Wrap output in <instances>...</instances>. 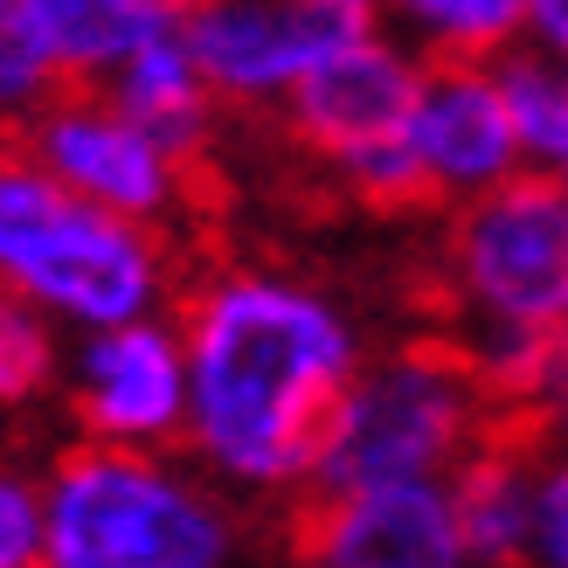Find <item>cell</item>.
<instances>
[{
  "mask_svg": "<svg viewBox=\"0 0 568 568\" xmlns=\"http://www.w3.org/2000/svg\"><path fill=\"white\" fill-rule=\"evenodd\" d=\"M403 146L416 160L430 209H458L471 194L527 174V146L514 104H506L499 63H423L416 104L403 119Z\"/></svg>",
  "mask_w": 568,
  "mask_h": 568,
  "instance_id": "9c48e42d",
  "label": "cell"
},
{
  "mask_svg": "<svg viewBox=\"0 0 568 568\" xmlns=\"http://www.w3.org/2000/svg\"><path fill=\"white\" fill-rule=\"evenodd\" d=\"M181 284L187 250L174 230L83 202L21 139H0V292L49 312L63 333H98L174 312Z\"/></svg>",
  "mask_w": 568,
  "mask_h": 568,
  "instance_id": "7a4b0ae2",
  "label": "cell"
},
{
  "mask_svg": "<svg viewBox=\"0 0 568 568\" xmlns=\"http://www.w3.org/2000/svg\"><path fill=\"white\" fill-rule=\"evenodd\" d=\"M174 320L187 347L181 450L243 506H298L367 361L354 305L292 264L222 257L187 271Z\"/></svg>",
  "mask_w": 568,
  "mask_h": 568,
  "instance_id": "6da1fadb",
  "label": "cell"
},
{
  "mask_svg": "<svg viewBox=\"0 0 568 568\" xmlns=\"http://www.w3.org/2000/svg\"><path fill=\"white\" fill-rule=\"evenodd\" d=\"M375 14L423 63H499L527 42V0H375Z\"/></svg>",
  "mask_w": 568,
  "mask_h": 568,
  "instance_id": "9a60e30c",
  "label": "cell"
},
{
  "mask_svg": "<svg viewBox=\"0 0 568 568\" xmlns=\"http://www.w3.org/2000/svg\"><path fill=\"white\" fill-rule=\"evenodd\" d=\"M534 55H548L555 70H568V0H527V42Z\"/></svg>",
  "mask_w": 568,
  "mask_h": 568,
  "instance_id": "ffe728a7",
  "label": "cell"
},
{
  "mask_svg": "<svg viewBox=\"0 0 568 568\" xmlns=\"http://www.w3.org/2000/svg\"><path fill=\"white\" fill-rule=\"evenodd\" d=\"M298 568H471L450 478L298 499Z\"/></svg>",
  "mask_w": 568,
  "mask_h": 568,
  "instance_id": "30bf717a",
  "label": "cell"
},
{
  "mask_svg": "<svg viewBox=\"0 0 568 568\" xmlns=\"http://www.w3.org/2000/svg\"><path fill=\"white\" fill-rule=\"evenodd\" d=\"M493 430H499V403L458 339H403L388 354H367L354 388L339 395L312 493L450 478Z\"/></svg>",
  "mask_w": 568,
  "mask_h": 568,
  "instance_id": "277c9868",
  "label": "cell"
},
{
  "mask_svg": "<svg viewBox=\"0 0 568 568\" xmlns=\"http://www.w3.org/2000/svg\"><path fill=\"white\" fill-rule=\"evenodd\" d=\"M534 478H541V444H527L514 430H493L450 471V506H458V534H465L471 568H527Z\"/></svg>",
  "mask_w": 568,
  "mask_h": 568,
  "instance_id": "4fadbf2b",
  "label": "cell"
},
{
  "mask_svg": "<svg viewBox=\"0 0 568 568\" xmlns=\"http://www.w3.org/2000/svg\"><path fill=\"white\" fill-rule=\"evenodd\" d=\"M63 409L70 437L125 444V450H174L187 430V347L174 312H146L125 326L70 333L63 354Z\"/></svg>",
  "mask_w": 568,
  "mask_h": 568,
  "instance_id": "ba28073f",
  "label": "cell"
},
{
  "mask_svg": "<svg viewBox=\"0 0 568 568\" xmlns=\"http://www.w3.org/2000/svg\"><path fill=\"white\" fill-rule=\"evenodd\" d=\"M21 146L63 187H77L83 202H98L111 215H132V222H146V230L187 236L194 209H202V160L174 153L160 132H146L104 91H63L21 132Z\"/></svg>",
  "mask_w": 568,
  "mask_h": 568,
  "instance_id": "52a82bcc",
  "label": "cell"
},
{
  "mask_svg": "<svg viewBox=\"0 0 568 568\" xmlns=\"http://www.w3.org/2000/svg\"><path fill=\"white\" fill-rule=\"evenodd\" d=\"M174 21L181 0H0V28L63 91H98L125 55H139Z\"/></svg>",
  "mask_w": 568,
  "mask_h": 568,
  "instance_id": "7c38bea8",
  "label": "cell"
},
{
  "mask_svg": "<svg viewBox=\"0 0 568 568\" xmlns=\"http://www.w3.org/2000/svg\"><path fill=\"white\" fill-rule=\"evenodd\" d=\"M42 541H49L42 465L0 444V568H42Z\"/></svg>",
  "mask_w": 568,
  "mask_h": 568,
  "instance_id": "ac0fdd59",
  "label": "cell"
},
{
  "mask_svg": "<svg viewBox=\"0 0 568 568\" xmlns=\"http://www.w3.org/2000/svg\"><path fill=\"white\" fill-rule=\"evenodd\" d=\"M437 284L450 305V339L568 333V181L527 166L444 209Z\"/></svg>",
  "mask_w": 568,
  "mask_h": 568,
  "instance_id": "5b68a950",
  "label": "cell"
},
{
  "mask_svg": "<svg viewBox=\"0 0 568 568\" xmlns=\"http://www.w3.org/2000/svg\"><path fill=\"white\" fill-rule=\"evenodd\" d=\"M416 83H423V55L409 42H395L388 28H375V36H361L339 55H326V63L284 98L277 125L320 174H333V166L403 139Z\"/></svg>",
  "mask_w": 568,
  "mask_h": 568,
  "instance_id": "8fae6325",
  "label": "cell"
},
{
  "mask_svg": "<svg viewBox=\"0 0 568 568\" xmlns=\"http://www.w3.org/2000/svg\"><path fill=\"white\" fill-rule=\"evenodd\" d=\"M70 333L28 298L0 292V416H36L63 395Z\"/></svg>",
  "mask_w": 568,
  "mask_h": 568,
  "instance_id": "2e32d148",
  "label": "cell"
},
{
  "mask_svg": "<svg viewBox=\"0 0 568 568\" xmlns=\"http://www.w3.org/2000/svg\"><path fill=\"white\" fill-rule=\"evenodd\" d=\"M98 91L119 104V111H132V119L146 125V132H160L174 153H187V160H202V166H209L215 125H222V104H215V91H209L202 63H194V49L181 42V21L166 28V36H153L139 55H125V63L111 70Z\"/></svg>",
  "mask_w": 568,
  "mask_h": 568,
  "instance_id": "5bb4252c",
  "label": "cell"
},
{
  "mask_svg": "<svg viewBox=\"0 0 568 568\" xmlns=\"http://www.w3.org/2000/svg\"><path fill=\"white\" fill-rule=\"evenodd\" d=\"M527 568H568V437L541 444V478H534V548Z\"/></svg>",
  "mask_w": 568,
  "mask_h": 568,
  "instance_id": "d6986e66",
  "label": "cell"
},
{
  "mask_svg": "<svg viewBox=\"0 0 568 568\" xmlns=\"http://www.w3.org/2000/svg\"><path fill=\"white\" fill-rule=\"evenodd\" d=\"M375 28V0H181V42L236 119H277L326 55Z\"/></svg>",
  "mask_w": 568,
  "mask_h": 568,
  "instance_id": "8992f818",
  "label": "cell"
},
{
  "mask_svg": "<svg viewBox=\"0 0 568 568\" xmlns=\"http://www.w3.org/2000/svg\"><path fill=\"white\" fill-rule=\"evenodd\" d=\"M42 568H236L243 499L187 450H125L70 437L42 465Z\"/></svg>",
  "mask_w": 568,
  "mask_h": 568,
  "instance_id": "3957f363",
  "label": "cell"
},
{
  "mask_svg": "<svg viewBox=\"0 0 568 568\" xmlns=\"http://www.w3.org/2000/svg\"><path fill=\"white\" fill-rule=\"evenodd\" d=\"M499 83H506V104H514L527 166L568 181V70H555L534 49H514V55H499Z\"/></svg>",
  "mask_w": 568,
  "mask_h": 568,
  "instance_id": "e0dca14e",
  "label": "cell"
}]
</instances>
